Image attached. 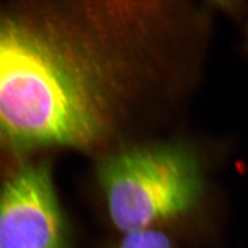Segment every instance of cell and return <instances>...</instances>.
I'll use <instances>...</instances> for the list:
<instances>
[{
	"label": "cell",
	"mask_w": 248,
	"mask_h": 248,
	"mask_svg": "<svg viewBox=\"0 0 248 248\" xmlns=\"http://www.w3.org/2000/svg\"><path fill=\"white\" fill-rule=\"evenodd\" d=\"M53 15L0 1V182L37 152L84 146L101 128L94 89Z\"/></svg>",
	"instance_id": "1"
},
{
	"label": "cell",
	"mask_w": 248,
	"mask_h": 248,
	"mask_svg": "<svg viewBox=\"0 0 248 248\" xmlns=\"http://www.w3.org/2000/svg\"><path fill=\"white\" fill-rule=\"evenodd\" d=\"M98 177L109 218L124 232L153 228L185 214L202 191L195 156L175 145L116 154L100 165Z\"/></svg>",
	"instance_id": "2"
},
{
	"label": "cell",
	"mask_w": 248,
	"mask_h": 248,
	"mask_svg": "<svg viewBox=\"0 0 248 248\" xmlns=\"http://www.w3.org/2000/svg\"><path fill=\"white\" fill-rule=\"evenodd\" d=\"M0 248H69L48 162L31 160L0 182Z\"/></svg>",
	"instance_id": "3"
},
{
	"label": "cell",
	"mask_w": 248,
	"mask_h": 248,
	"mask_svg": "<svg viewBox=\"0 0 248 248\" xmlns=\"http://www.w3.org/2000/svg\"><path fill=\"white\" fill-rule=\"evenodd\" d=\"M113 248H175L169 236L157 229L148 228L124 232Z\"/></svg>",
	"instance_id": "4"
},
{
	"label": "cell",
	"mask_w": 248,
	"mask_h": 248,
	"mask_svg": "<svg viewBox=\"0 0 248 248\" xmlns=\"http://www.w3.org/2000/svg\"></svg>",
	"instance_id": "5"
}]
</instances>
